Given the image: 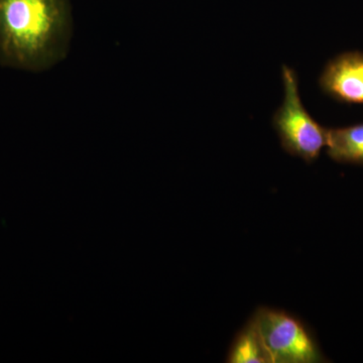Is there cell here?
<instances>
[{
	"mask_svg": "<svg viewBox=\"0 0 363 363\" xmlns=\"http://www.w3.org/2000/svg\"><path fill=\"white\" fill-rule=\"evenodd\" d=\"M73 35L69 0H0V65L30 72L66 58Z\"/></svg>",
	"mask_w": 363,
	"mask_h": 363,
	"instance_id": "1",
	"label": "cell"
},
{
	"mask_svg": "<svg viewBox=\"0 0 363 363\" xmlns=\"http://www.w3.org/2000/svg\"><path fill=\"white\" fill-rule=\"evenodd\" d=\"M319 85L325 94L340 104L363 105V52H345L330 60Z\"/></svg>",
	"mask_w": 363,
	"mask_h": 363,
	"instance_id": "4",
	"label": "cell"
},
{
	"mask_svg": "<svg viewBox=\"0 0 363 363\" xmlns=\"http://www.w3.org/2000/svg\"><path fill=\"white\" fill-rule=\"evenodd\" d=\"M326 147L334 162L363 166V123L327 128Z\"/></svg>",
	"mask_w": 363,
	"mask_h": 363,
	"instance_id": "5",
	"label": "cell"
},
{
	"mask_svg": "<svg viewBox=\"0 0 363 363\" xmlns=\"http://www.w3.org/2000/svg\"><path fill=\"white\" fill-rule=\"evenodd\" d=\"M252 317L272 363L327 362L314 336L297 318L267 307L260 308Z\"/></svg>",
	"mask_w": 363,
	"mask_h": 363,
	"instance_id": "3",
	"label": "cell"
},
{
	"mask_svg": "<svg viewBox=\"0 0 363 363\" xmlns=\"http://www.w3.org/2000/svg\"><path fill=\"white\" fill-rule=\"evenodd\" d=\"M227 362L272 363L255 318L252 317L236 335L229 350Z\"/></svg>",
	"mask_w": 363,
	"mask_h": 363,
	"instance_id": "6",
	"label": "cell"
},
{
	"mask_svg": "<svg viewBox=\"0 0 363 363\" xmlns=\"http://www.w3.org/2000/svg\"><path fill=\"white\" fill-rule=\"evenodd\" d=\"M285 98L272 117L281 147L291 156L308 164L316 161L327 145V128L320 125L308 111L298 93V76L290 67L281 68Z\"/></svg>",
	"mask_w": 363,
	"mask_h": 363,
	"instance_id": "2",
	"label": "cell"
}]
</instances>
